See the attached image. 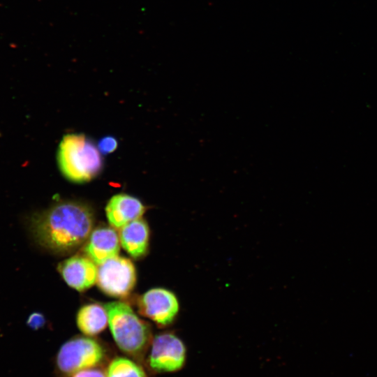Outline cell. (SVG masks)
I'll return each instance as SVG.
<instances>
[{
	"label": "cell",
	"mask_w": 377,
	"mask_h": 377,
	"mask_svg": "<svg viewBox=\"0 0 377 377\" xmlns=\"http://www.w3.org/2000/svg\"><path fill=\"white\" fill-rule=\"evenodd\" d=\"M119 237L121 245L133 258H138L146 253L149 230L145 220L138 219L126 224L121 228Z\"/></svg>",
	"instance_id": "11"
},
{
	"label": "cell",
	"mask_w": 377,
	"mask_h": 377,
	"mask_svg": "<svg viewBox=\"0 0 377 377\" xmlns=\"http://www.w3.org/2000/svg\"><path fill=\"white\" fill-rule=\"evenodd\" d=\"M106 377H147L143 369L132 360L117 357L110 364Z\"/></svg>",
	"instance_id": "13"
},
{
	"label": "cell",
	"mask_w": 377,
	"mask_h": 377,
	"mask_svg": "<svg viewBox=\"0 0 377 377\" xmlns=\"http://www.w3.org/2000/svg\"><path fill=\"white\" fill-rule=\"evenodd\" d=\"M101 154L98 147L84 135H66L58 149L59 170L72 182H89L102 170L103 159Z\"/></svg>",
	"instance_id": "2"
},
{
	"label": "cell",
	"mask_w": 377,
	"mask_h": 377,
	"mask_svg": "<svg viewBox=\"0 0 377 377\" xmlns=\"http://www.w3.org/2000/svg\"><path fill=\"white\" fill-rule=\"evenodd\" d=\"M76 322L84 334L94 336L105 329L108 324V316L105 306L96 303L89 304L80 309Z\"/></svg>",
	"instance_id": "12"
},
{
	"label": "cell",
	"mask_w": 377,
	"mask_h": 377,
	"mask_svg": "<svg viewBox=\"0 0 377 377\" xmlns=\"http://www.w3.org/2000/svg\"><path fill=\"white\" fill-rule=\"evenodd\" d=\"M93 225V213L87 206L64 201L34 216L31 228L40 245L54 252L68 253L87 240Z\"/></svg>",
	"instance_id": "1"
},
{
	"label": "cell",
	"mask_w": 377,
	"mask_h": 377,
	"mask_svg": "<svg viewBox=\"0 0 377 377\" xmlns=\"http://www.w3.org/2000/svg\"><path fill=\"white\" fill-rule=\"evenodd\" d=\"M57 268L66 283L78 291L89 288L97 281V265L87 256H72L60 263Z\"/></svg>",
	"instance_id": "8"
},
{
	"label": "cell",
	"mask_w": 377,
	"mask_h": 377,
	"mask_svg": "<svg viewBox=\"0 0 377 377\" xmlns=\"http://www.w3.org/2000/svg\"><path fill=\"white\" fill-rule=\"evenodd\" d=\"M104 306L112 335L118 347L131 356L142 357L151 338L149 325L124 302H112Z\"/></svg>",
	"instance_id": "3"
},
{
	"label": "cell",
	"mask_w": 377,
	"mask_h": 377,
	"mask_svg": "<svg viewBox=\"0 0 377 377\" xmlns=\"http://www.w3.org/2000/svg\"><path fill=\"white\" fill-rule=\"evenodd\" d=\"M120 240L117 232L109 227H101L91 231L84 251L97 265L118 256Z\"/></svg>",
	"instance_id": "9"
},
{
	"label": "cell",
	"mask_w": 377,
	"mask_h": 377,
	"mask_svg": "<svg viewBox=\"0 0 377 377\" xmlns=\"http://www.w3.org/2000/svg\"><path fill=\"white\" fill-rule=\"evenodd\" d=\"M117 140L111 136L103 138L98 142V149L101 153L107 154L113 152L117 147Z\"/></svg>",
	"instance_id": "14"
},
{
	"label": "cell",
	"mask_w": 377,
	"mask_h": 377,
	"mask_svg": "<svg viewBox=\"0 0 377 377\" xmlns=\"http://www.w3.org/2000/svg\"><path fill=\"white\" fill-rule=\"evenodd\" d=\"M104 357L102 346L94 339L78 337L64 343L56 358L59 370L73 375L97 366Z\"/></svg>",
	"instance_id": "4"
},
{
	"label": "cell",
	"mask_w": 377,
	"mask_h": 377,
	"mask_svg": "<svg viewBox=\"0 0 377 377\" xmlns=\"http://www.w3.org/2000/svg\"><path fill=\"white\" fill-rule=\"evenodd\" d=\"M186 348L182 341L171 333L157 334L152 342L149 362L156 371L180 369L185 362Z\"/></svg>",
	"instance_id": "6"
},
{
	"label": "cell",
	"mask_w": 377,
	"mask_h": 377,
	"mask_svg": "<svg viewBox=\"0 0 377 377\" xmlns=\"http://www.w3.org/2000/svg\"><path fill=\"white\" fill-rule=\"evenodd\" d=\"M46 323L44 315L40 312L31 313L27 320V325L32 330H37L42 328Z\"/></svg>",
	"instance_id": "15"
},
{
	"label": "cell",
	"mask_w": 377,
	"mask_h": 377,
	"mask_svg": "<svg viewBox=\"0 0 377 377\" xmlns=\"http://www.w3.org/2000/svg\"><path fill=\"white\" fill-rule=\"evenodd\" d=\"M138 307L141 314L158 325L165 326L175 318L179 304L172 292L156 288L147 290L139 298Z\"/></svg>",
	"instance_id": "7"
},
{
	"label": "cell",
	"mask_w": 377,
	"mask_h": 377,
	"mask_svg": "<svg viewBox=\"0 0 377 377\" xmlns=\"http://www.w3.org/2000/svg\"><path fill=\"white\" fill-rule=\"evenodd\" d=\"M73 377H106L100 370L88 369L74 374Z\"/></svg>",
	"instance_id": "16"
},
{
	"label": "cell",
	"mask_w": 377,
	"mask_h": 377,
	"mask_svg": "<svg viewBox=\"0 0 377 377\" xmlns=\"http://www.w3.org/2000/svg\"><path fill=\"white\" fill-rule=\"evenodd\" d=\"M97 284L106 295L114 297L127 296L136 282L135 269L128 258L119 256L98 265Z\"/></svg>",
	"instance_id": "5"
},
{
	"label": "cell",
	"mask_w": 377,
	"mask_h": 377,
	"mask_svg": "<svg viewBox=\"0 0 377 377\" xmlns=\"http://www.w3.org/2000/svg\"><path fill=\"white\" fill-rule=\"evenodd\" d=\"M145 211V206L138 198L125 193L112 196L105 207L108 221L115 228L140 219Z\"/></svg>",
	"instance_id": "10"
}]
</instances>
